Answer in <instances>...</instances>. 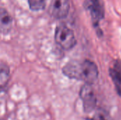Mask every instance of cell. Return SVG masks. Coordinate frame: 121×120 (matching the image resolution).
<instances>
[{"label": "cell", "instance_id": "obj_7", "mask_svg": "<svg viewBox=\"0 0 121 120\" xmlns=\"http://www.w3.org/2000/svg\"><path fill=\"white\" fill-rule=\"evenodd\" d=\"M12 27V18L4 8H0V33L6 34Z\"/></svg>", "mask_w": 121, "mask_h": 120}, {"label": "cell", "instance_id": "obj_5", "mask_svg": "<svg viewBox=\"0 0 121 120\" xmlns=\"http://www.w3.org/2000/svg\"><path fill=\"white\" fill-rule=\"evenodd\" d=\"M69 10V0H52L50 12L56 18H65Z\"/></svg>", "mask_w": 121, "mask_h": 120}, {"label": "cell", "instance_id": "obj_4", "mask_svg": "<svg viewBox=\"0 0 121 120\" xmlns=\"http://www.w3.org/2000/svg\"><path fill=\"white\" fill-rule=\"evenodd\" d=\"M84 8L90 13L94 23H98L104 17V7L102 0H86Z\"/></svg>", "mask_w": 121, "mask_h": 120}, {"label": "cell", "instance_id": "obj_2", "mask_svg": "<svg viewBox=\"0 0 121 120\" xmlns=\"http://www.w3.org/2000/svg\"><path fill=\"white\" fill-rule=\"evenodd\" d=\"M55 40L65 50L73 48L77 42L74 32L65 25H60L56 28Z\"/></svg>", "mask_w": 121, "mask_h": 120}, {"label": "cell", "instance_id": "obj_6", "mask_svg": "<svg viewBox=\"0 0 121 120\" xmlns=\"http://www.w3.org/2000/svg\"><path fill=\"white\" fill-rule=\"evenodd\" d=\"M109 74L118 93L121 95V63L119 61H116L110 68Z\"/></svg>", "mask_w": 121, "mask_h": 120}, {"label": "cell", "instance_id": "obj_3", "mask_svg": "<svg viewBox=\"0 0 121 120\" xmlns=\"http://www.w3.org/2000/svg\"><path fill=\"white\" fill-rule=\"evenodd\" d=\"M80 97L83 103L84 110L86 112L93 111L96 105V97L91 84L85 83L80 91Z\"/></svg>", "mask_w": 121, "mask_h": 120}, {"label": "cell", "instance_id": "obj_8", "mask_svg": "<svg viewBox=\"0 0 121 120\" xmlns=\"http://www.w3.org/2000/svg\"><path fill=\"white\" fill-rule=\"evenodd\" d=\"M92 120H112L109 113L104 109H99L94 114Z\"/></svg>", "mask_w": 121, "mask_h": 120}, {"label": "cell", "instance_id": "obj_1", "mask_svg": "<svg viewBox=\"0 0 121 120\" xmlns=\"http://www.w3.org/2000/svg\"><path fill=\"white\" fill-rule=\"evenodd\" d=\"M62 72L70 79L83 81L89 84L96 81L99 76L97 66L89 60L72 61L63 67Z\"/></svg>", "mask_w": 121, "mask_h": 120}, {"label": "cell", "instance_id": "obj_9", "mask_svg": "<svg viewBox=\"0 0 121 120\" xmlns=\"http://www.w3.org/2000/svg\"><path fill=\"white\" fill-rule=\"evenodd\" d=\"M29 6L33 11H40L44 8L45 0H28Z\"/></svg>", "mask_w": 121, "mask_h": 120}]
</instances>
